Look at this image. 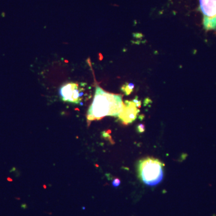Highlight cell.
Here are the masks:
<instances>
[{
    "label": "cell",
    "mask_w": 216,
    "mask_h": 216,
    "mask_svg": "<svg viewBox=\"0 0 216 216\" xmlns=\"http://www.w3.org/2000/svg\"><path fill=\"white\" fill-rule=\"evenodd\" d=\"M123 106L122 95L110 93L97 86L94 99L87 112V120L91 122L107 116L118 117Z\"/></svg>",
    "instance_id": "obj_1"
},
{
    "label": "cell",
    "mask_w": 216,
    "mask_h": 216,
    "mask_svg": "<svg viewBox=\"0 0 216 216\" xmlns=\"http://www.w3.org/2000/svg\"><path fill=\"white\" fill-rule=\"evenodd\" d=\"M164 164L159 159L146 157L139 160L137 164L139 177L144 184L154 186L162 181Z\"/></svg>",
    "instance_id": "obj_2"
},
{
    "label": "cell",
    "mask_w": 216,
    "mask_h": 216,
    "mask_svg": "<svg viewBox=\"0 0 216 216\" xmlns=\"http://www.w3.org/2000/svg\"><path fill=\"white\" fill-rule=\"evenodd\" d=\"M59 95L65 102L81 105L86 99V83L70 82L60 87Z\"/></svg>",
    "instance_id": "obj_3"
},
{
    "label": "cell",
    "mask_w": 216,
    "mask_h": 216,
    "mask_svg": "<svg viewBox=\"0 0 216 216\" xmlns=\"http://www.w3.org/2000/svg\"><path fill=\"white\" fill-rule=\"evenodd\" d=\"M203 15V26L206 31L216 30V0H199Z\"/></svg>",
    "instance_id": "obj_4"
},
{
    "label": "cell",
    "mask_w": 216,
    "mask_h": 216,
    "mask_svg": "<svg viewBox=\"0 0 216 216\" xmlns=\"http://www.w3.org/2000/svg\"><path fill=\"white\" fill-rule=\"evenodd\" d=\"M139 112V108L137 107L133 101L125 100L124 102L123 109L118 118L123 124L127 125L135 121Z\"/></svg>",
    "instance_id": "obj_5"
},
{
    "label": "cell",
    "mask_w": 216,
    "mask_h": 216,
    "mask_svg": "<svg viewBox=\"0 0 216 216\" xmlns=\"http://www.w3.org/2000/svg\"><path fill=\"white\" fill-rule=\"evenodd\" d=\"M135 88V84L132 82H127L123 85L121 87V91L124 92L125 95H129L133 92Z\"/></svg>",
    "instance_id": "obj_6"
},
{
    "label": "cell",
    "mask_w": 216,
    "mask_h": 216,
    "mask_svg": "<svg viewBox=\"0 0 216 216\" xmlns=\"http://www.w3.org/2000/svg\"><path fill=\"white\" fill-rule=\"evenodd\" d=\"M136 129H137V132L140 133H144L145 130V125L144 124H139Z\"/></svg>",
    "instance_id": "obj_7"
},
{
    "label": "cell",
    "mask_w": 216,
    "mask_h": 216,
    "mask_svg": "<svg viewBox=\"0 0 216 216\" xmlns=\"http://www.w3.org/2000/svg\"><path fill=\"white\" fill-rule=\"evenodd\" d=\"M121 184V181L118 178H115L114 179V180L112 181V186L114 187H117L119 186Z\"/></svg>",
    "instance_id": "obj_8"
},
{
    "label": "cell",
    "mask_w": 216,
    "mask_h": 216,
    "mask_svg": "<svg viewBox=\"0 0 216 216\" xmlns=\"http://www.w3.org/2000/svg\"><path fill=\"white\" fill-rule=\"evenodd\" d=\"M132 101L135 103L136 106H137V107H138V108H139V107L141 106V102H140L139 100L137 99V96H136V98H135V99H133Z\"/></svg>",
    "instance_id": "obj_9"
}]
</instances>
